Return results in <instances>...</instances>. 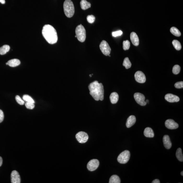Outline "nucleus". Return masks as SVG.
<instances>
[{"label": "nucleus", "mask_w": 183, "mask_h": 183, "mask_svg": "<svg viewBox=\"0 0 183 183\" xmlns=\"http://www.w3.org/2000/svg\"><path fill=\"white\" fill-rule=\"evenodd\" d=\"M89 76H90V77H91L92 76V74H90V75H89Z\"/></svg>", "instance_id": "nucleus-41"}, {"label": "nucleus", "mask_w": 183, "mask_h": 183, "mask_svg": "<svg viewBox=\"0 0 183 183\" xmlns=\"http://www.w3.org/2000/svg\"><path fill=\"white\" fill-rule=\"evenodd\" d=\"M64 13L66 16L71 18L73 16L75 13V8L74 4L71 0H66L64 3Z\"/></svg>", "instance_id": "nucleus-3"}, {"label": "nucleus", "mask_w": 183, "mask_h": 183, "mask_svg": "<svg viewBox=\"0 0 183 183\" xmlns=\"http://www.w3.org/2000/svg\"><path fill=\"white\" fill-rule=\"evenodd\" d=\"M135 79L136 82L140 83H144L146 82V77L142 72L138 71L135 74Z\"/></svg>", "instance_id": "nucleus-10"}, {"label": "nucleus", "mask_w": 183, "mask_h": 183, "mask_svg": "<svg viewBox=\"0 0 183 183\" xmlns=\"http://www.w3.org/2000/svg\"><path fill=\"white\" fill-rule=\"evenodd\" d=\"M99 47L102 52L105 56H108L110 54L111 49L106 41L104 40L102 41L99 45Z\"/></svg>", "instance_id": "nucleus-6"}, {"label": "nucleus", "mask_w": 183, "mask_h": 183, "mask_svg": "<svg viewBox=\"0 0 183 183\" xmlns=\"http://www.w3.org/2000/svg\"><path fill=\"white\" fill-rule=\"evenodd\" d=\"M163 144L165 147L167 149H169L171 147V143L170 137L168 135H165L163 138Z\"/></svg>", "instance_id": "nucleus-15"}, {"label": "nucleus", "mask_w": 183, "mask_h": 183, "mask_svg": "<svg viewBox=\"0 0 183 183\" xmlns=\"http://www.w3.org/2000/svg\"><path fill=\"white\" fill-rule=\"evenodd\" d=\"M80 4L81 8L83 10H87L91 7V3L88 2L86 0H82L80 3Z\"/></svg>", "instance_id": "nucleus-20"}, {"label": "nucleus", "mask_w": 183, "mask_h": 183, "mask_svg": "<svg viewBox=\"0 0 183 183\" xmlns=\"http://www.w3.org/2000/svg\"><path fill=\"white\" fill-rule=\"evenodd\" d=\"M6 65H8V63H7V62L6 63Z\"/></svg>", "instance_id": "nucleus-42"}, {"label": "nucleus", "mask_w": 183, "mask_h": 183, "mask_svg": "<svg viewBox=\"0 0 183 183\" xmlns=\"http://www.w3.org/2000/svg\"><path fill=\"white\" fill-rule=\"evenodd\" d=\"M134 98L136 102L141 106H145L146 105L145 101V97L142 94L136 93L134 94Z\"/></svg>", "instance_id": "nucleus-8"}, {"label": "nucleus", "mask_w": 183, "mask_h": 183, "mask_svg": "<svg viewBox=\"0 0 183 183\" xmlns=\"http://www.w3.org/2000/svg\"><path fill=\"white\" fill-rule=\"evenodd\" d=\"M146 103H148V102H149V101H148V100H146Z\"/></svg>", "instance_id": "nucleus-39"}, {"label": "nucleus", "mask_w": 183, "mask_h": 183, "mask_svg": "<svg viewBox=\"0 0 183 183\" xmlns=\"http://www.w3.org/2000/svg\"><path fill=\"white\" fill-rule=\"evenodd\" d=\"M110 98L112 104H116L118 100V94L116 92L112 93L110 96Z\"/></svg>", "instance_id": "nucleus-18"}, {"label": "nucleus", "mask_w": 183, "mask_h": 183, "mask_svg": "<svg viewBox=\"0 0 183 183\" xmlns=\"http://www.w3.org/2000/svg\"><path fill=\"white\" fill-rule=\"evenodd\" d=\"M172 44H173L175 48L178 51L180 50L181 49V45L180 42L176 40H174L172 42Z\"/></svg>", "instance_id": "nucleus-26"}, {"label": "nucleus", "mask_w": 183, "mask_h": 183, "mask_svg": "<svg viewBox=\"0 0 183 183\" xmlns=\"http://www.w3.org/2000/svg\"><path fill=\"white\" fill-rule=\"evenodd\" d=\"M99 164V162L98 160L94 159L91 160L88 163L87 167L89 171H94L96 170Z\"/></svg>", "instance_id": "nucleus-9"}, {"label": "nucleus", "mask_w": 183, "mask_h": 183, "mask_svg": "<svg viewBox=\"0 0 183 183\" xmlns=\"http://www.w3.org/2000/svg\"><path fill=\"white\" fill-rule=\"evenodd\" d=\"M90 95L96 101H102L104 99V90L103 85L98 81L92 82L89 85Z\"/></svg>", "instance_id": "nucleus-1"}, {"label": "nucleus", "mask_w": 183, "mask_h": 183, "mask_svg": "<svg viewBox=\"0 0 183 183\" xmlns=\"http://www.w3.org/2000/svg\"><path fill=\"white\" fill-rule=\"evenodd\" d=\"M122 32L121 30L113 32L112 33L113 36L114 37H116L121 36V35H122Z\"/></svg>", "instance_id": "nucleus-34"}, {"label": "nucleus", "mask_w": 183, "mask_h": 183, "mask_svg": "<svg viewBox=\"0 0 183 183\" xmlns=\"http://www.w3.org/2000/svg\"><path fill=\"white\" fill-rule=\"evenodd\" d=\"M42 34L48 43L54 44L57 43L58 36L56 31L52 26L49 25H44L43 27Z\"/></svg>", "instance_id": "nucleus-2"}, {"label": "nucleus", "mask_w": 183, "mask_h": 183, "mask_svg": "<svg viewBox=\"0 0 183 183\" xmlns=\"http://www.w3.org/2000/svg\"><path fill=\"white\" fill-rule=\"evenodd\" d=\"M176 156L177 158L179 161L181 162H183V156L181 148H178L176 152Z\"/></svg>", "instance_id": "nucleus-23"}, {"label": "nucleus", "mask_w": 183, "mask_h": 183, "mask_svg": "<svg viewBox=\"0 0 183 183\" xmlns=\"http://www.w3.org/2000/svg\"><path fill=\"white\" fill-rule=\"evenodd\" d=\"M25 106L28 109H33L35 107V105L32 103L26 102L25 103Z\"/></svg>", "instance_id": "nucleus-32"}, {"label": "nucleus", "mask_w": 183, "mask_h": 183, "mask_svg": "<svg viewBox=\"0 0 183 183\" xmlns=\"http://www.w3.org/2000/svg\"><path fill=\"white\" fill-rule=\"evenodd\" d=\"M10 50V47L8 45H4L0 48V54H5Z\"/></svg>", "instance_id": "nucleus-21"}, {"label": "nucleus", "mask_w": 183, "mask_h": 183, "mask_svg": "<svg viewBox=\"0 0 183 183\" xmlns=\"http://www.w3.org/2000/svg\"><path fill=\"white\" fill-rule=\"evenodd\" d=\"M180 66L178 65H175L173 68L172 72L174 74L177 75L180 73Z\"/></svg>", "instance_id": "nucleus-28"}, {"label": "nucleus", "mask_w": 183, "mask_h": 183, "mask_svg": "<svg viewBox=\"0 0 183 183\" xmlns=\"http://www.w3.org/2000/svg\"><path fill=\"white\" fill-rule=\"evenodd\" d=\"M8 65L10 67H14L19 66L20 64V61L19 59H14L8 61Z\"/></svg>", "instance_id": "nucleus-19"}, {"label": "nucleus", "mask_w": 183, "mask_h": 183, "mask_svg": "<svg viewBox=\"0 0 183 183\" xmlns=\"http://www.w3.org/2000/svg\"><path fill=\"white\" fill-rule=\"evenodd\" d=\"M170 32L174 36L179 37L181 35V33L179 30L175 27H171L170 29Z\"/></svg>", "instance_id": "nucleus-24"}, {"label": "nucleus", "mask_w": 183, "mask_h": 183, "mask_svg": "<svg viewBox=\"0 0 183 183\" xmlns=\"http://www.w3.org/2000/svg\"><path fill=\"white\" fill-rule=\"evenodd\" d=\"M2 163H3V159L2 157L0 156V167L2 166Z\"/></svg>", "instance_id": "nucleus-37"}, {"label": "nucleus", "mask_w": 183, "mask_h": 183, "mask_svg": "<svg viewBox=\"0 0 183 183\" xmlns=\"http://www.w3.org/2000/svg\"><path fill=\"white\" fill-rule=\"evenodd\" d=\"M130 46V42L128 40L124 41L123 43V48L124 50H129Z\"/></svg>", "instance_id": "nucleus-29"}, {"label": "nucleus", "mask_w": 183, "mask_h": 183, "mask_svg": "<svg viewBox=\"0 0 183 183\" xmlns=\"http://www.w3.org/2000/svg\"><path fill=\"white\" fill-rule=\"evenodd\" d=\"M0 3H2L3 4H4L5 3V0H1L0 1Z\"/></svg>", "instance_id": "nucleus-38"}, {"label": "nucleus", "mask_w": 183, "mask_h": 183, "mask_svg": "<svg viewBox=\"0 0 183 183\" xmlns=\"http://www.w3.org/2000/svg\"><path fill=\"white\" fill-rule=\"evenodd\" d=\"M130 157V153L129 151L125 150L122 152L118 156L117 161L119 163L122 164H125L127 163Z\"/></svg>", "instance_id": "nucleus-5"}, {"label": "nucleus", "mask_w": 183, "mask_h": 183, "mask_svg": "<svg viewBox=\"0 0 183 183\" xmlns=\"http://www.w3.org/2000/svg\"><path fill=\"white\" fill-rule=\"evenodd\" d=\"M4 117V116L3 112L2 110H0V123L3 122Z\"/></svg>", "instance_id": "nucleus-35"}, {"label": "nucleus", "mask_w": 183, "mask_h": 183, "mask_svg": "<svg viewBox=\"0 0 183 183\" xmlns=\"http://www.w3.org/2000/svg\"><path fill=\"white\" fill-rule=\"evenodd\" d=\"M95 18L93 15H89L87 17V20L89 23L92 24L94 22Z\"/></svg>", "instance_id": "nucleus-30"}, {"label": "nucleus", "mask_w": 183, "mask_h": 183, "mask_svg": "<svg viewBox=\"0 0 183 183\" xmlns=\"http://www.w3.org/2000/svg\"><path fill=\"white\" fill-rule=\"evenodd\" d=\"M22 98L23 99V100L25 101H26V102L32 103L34 104L35 103V101H34L33 99L30 96L28 95H24L23 96Z\"/></svg>", "instance_id": "nucleus-27"}, {"label": "nucleus", "mask_w": 183, "mask_h": 183, "mask_svg": "<svg viewBox=\"0 0 183 183\" xmlns=\"http://www.w3.org/2000/svg\"><path fill=\"white\" fill-rule=\"evenodd\" d=\"M75 37H76V36H75Z\"/></svg>", "instance_id": "nucleus-43"}, {"label": "nucleus", "mask_w": 183, "mask_h": 183, "mask_svg": "<svg viewBox=\"0 0 183 183\" xmlns=\"http://www.w3.org/2000/svg\"><path fill=\"white\" fill-rule=\"evenodd\" d=\"M181 175L182 176H183V171H182L181 172Z\"/></svg>", "instance_id": "nucleus-40"}, {"label": "nucleus", "mask_w": 183, "mask_h": 183, "mask_svg": "<svg viewBox=\"0 0 183 183\" xmlns=\"http://www.w3.org/2000/svg\"><path fill=\"white\" fill-rule=\"evenodd\" d=\"M121 179L117 175H113L110 178L109 183H120Z\"/></svg>", "instance_id": "nucleus-22"}, {"label": "nucleus", "mask_w": 183, "mask_h": 183, "mask_svg": "<svg viewBox=\"0 0 183 183\" xmlns=\"http://www.w3.org/2000/svg\"><path fill=\"white\" fill-rule=\"evenodd\" d=\"M165 99L170 102H178L180 100V98L176 95L171 94H168L165 96Z\"/></svg>", "instance_id": "nucleus-13"}, {"label": "nucleus", "mask_w": 183, "mask_h": 183, "mask_svg": "<svg viewBox=\"0 0 183 183\" xmlns=\"http://www.w3.org/2000/svg\"><path fill=\"white\" fill-rule=\"evenodd\" d=\"M123 66L125 67L126 69H129L131 67V62L129 60V58H124L123 63Z\"/></svg>", "instance_id": "nucleus-25"}, {"label": "nucleus", "mask_w": 183, "mask_h": 183, "mask_svg": "<svg viewBox=\"0 0 183 183\" xmlns=\"http://www.w3.org/2000/svg\"><path fill=\"white\" fill-rule=\"evenodd\" d=\"M152 183H160V181L159 180H158V179H156L152 182Z\"/></svg>", "instance_id": "nucleus-36"}, {"label": "nucleus", "mask_w": 183, "mask_h": 183, "mask_svg": "<svg viewBox=\"0 0 183 183\" xmlns=\"http://www.w3.org/2000/svg\"><path fill=\"white\" fill-rule=\"evenodd\" d=\"M130 39L134 45L137 46L139 44V39L138 35L134 32H132L130 34Z\"/></svg>", "instance_id": "nucleus-14"}, {"label": "nucleus", "mask_w": 183, "mask_h": 183, "mask_svg": "<svg viewBox=\"0 0 183 183\" xmlns=\"http://www.w3.org/2000/svg\"><path fill=\"white\" fill-rule=\"evenodd\" d=\"M144 134L146 137L153 138L154 134L152 129L149 127L146 128L144 131Z\"/></svg>", "instance_id": "nucleus-17"}, {"label": "nucleus", "mask_w": 183, "mask_h": 183, "mask_svg": "<svg viewBox=\"0 0 183 183\" xmlns=\"http://www.w3.org/2000/svg\"><path fill=\"white\" fill-rule=\"evenodd\" d=\"M136 122V118L134 115H131L128 117L126 122V126L130 128Z\"/></svg>", "instance_id": "nucleus-16"}, {"label": "nucleus", "mask_w": 183, "mask_h": 183, "mask_svg": "<svg viewBox=\"0 0 183 183\" xmlns=\"http://www.w3.org/2000/svg\"><path fill=\"white\" fill-rule=\"evenodd\" d=\"M75 33L77 38L79 42H84L85 41L86 34L84 27L82 24L78 26L75 30Z\"/></svg>", "instance_id": "nucleus-4"}, {"label": "nucleus", "mask_w": 183, "mask_h": 183, "mask_svg": "<svg viewBox=\"0 0 183 183\" xmlns=\"http://www.w3.org/2000/svg\"><path fill=\"white\" fill-rule=\"evenodd\" d=\"M175 87L177 89H182L183 88V82H176L174 84Z\"/></svg>", "instance_id": "nucleus-33"}, {"label": "nucleus", "mask_w": 183, "mask_h": 183, "mask_svg": "<svg viewBox=\"0 0 183 183\" xmlns=\"http://www.w3.org/2000/svg\"><path fill=\"white\" fill-rule=\"evenodd\" d=\"M165 124L168 129L171 130L176 129L179 127L178 123L171 119L167 120L165 122Z\"/></svg>", "instance_id": "nucleus-11"}, {"label": "nucleus", "mask_w": 183, "mask_h": 183, "mask_svg": "<svg viewBox=\"0 0 183 183\" xmlns=\"http://www.w3.org/2000/svg\"><path fill=\"white\" fill-rule=\"evenodd\" d=\"M1 0H0V1H1Z\"/></svg>", "instance_id": "nucleus-44"}, {"label": "nucleus", "mask_w": 183, "mask_h": 183, "mask_svg": "<svg viewBox=\"0 0 183 183\" xmlns=\"http://www.w3.org/2000/svg\"><path fill=\"white\" fill-rule=\"evenodd\" d=\"M11 182L12 183H20L21 182L20 176L19 173L15 170L13 171L11 174Z\"/></svg>", "instance_id": "nucleus-12"}, {"label": "nucleus", "mask_w": 183, "mask_h": 183, "mask_svg": "<svg viewBox=\"0 0 183 183\" xmlns=\"http://www.w3.org/2000/svg\"><path fill=\"white\" fill-rule=\"evenodd\" d=\"M15 99L16 101L18 102V103L20 105H23L25 104V101L20 98V97L19 96H16L15 97Z\"/></svg>", "instance_id": "nucleus-31"}, {"label": "nucleus", "mask_w": 183, "mask_h": 183, "mask_svg": "<svg viewBox=\"0 0 183 183\" xmlns=\"http://www.w3.org/2000/svg\"><path fill=\"white\" fill-rule=\"evenodd\" d=\"M77 140L81 144L85 143L88 139L89 136L87 134L83 131L78 133L76 135Z\"/></svg>", "instance_id": "nucleus-7"}]
</instances>
